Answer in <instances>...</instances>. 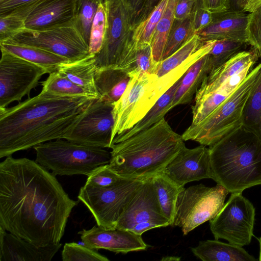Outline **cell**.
<instances>
[{
    "instance_id": "6da1fadb",
    "label": "cell",
    "mask_w": 261,
    "mask_h": 261,
    "mask_svg": "<svg viewBox=\"0 0 261 261\" xmlns=\"http://www.w3.org/2000/svg\"><path fill=\"white\" fill-rule=\"evenodd\" d=\"M79 201L36 161L10 155L0 163V226L19 238L38 246L59 243Z\"/></svg>"
},
{
    "instance_id": "7a4b0ae2",
    "label": "cell",
    "mask_w": 261,
    "mask_h": 261,
    "mask_svg": "<svg viewBox=\"0 0 261 261\" xmlns=\"http://www.w3.org/2000/svg\"><path fill=\"white\" fill-rule=\"evenodd\" d=\"M95 99L41 91L10 108H0V158L64 139Z\"/></svg>"
},
{
    "instance_id": "3957f363",
    "label": "cell",
    "mask_w": 261,
    "mask_h": 261,
    "mask_svg": "<svg viewBox=\"0 0 261 261\" xmlns=\"http://www.w3.org/2000/svg\"><path fill=\"white\" fill-rule=\"evenodd\" d=\"M186 147L165 118L130 138L113 144L109 167L125 178L145 179L161 172Z\"/></svg>"
},
{
    "instance_id": "277c9868",
    "label": "cell",
    "mask_w": 261,
    "mask_h": 261,
    "mask_svg": "<svg viewBox=\"0 0 261 261\" xmlns=\"http://www.w3.org/2000/svg\"><path fill=\"white\" fill-rule=\"evenodd\" d=\"M213 180L229 193L261 185V140L242 125L209 146Z\"/></svg>"
},
{
    "instance_id": "5b68a950",
    "label": "cell",
    "mask_w": 261,
    "mask_h": 261,
    "mask_svg": "<svg viewBox=\"0 0 261 261\" xmlns=\"http://www.w3.org/2000/svg\"><path fill=\"white\" fill-rule=\"evenodd\" d=\"M106 13L103 43L94 55L96 69L116 68L127 73L135 69L137 47L134 25L123 0H103Z\"/></svg>"
},
{
    "instance_id": "8992f818",
    "label": "cell",
    "mask_w": 261,
    "mask_h": 261,
    "mask_svg": "<svg viewBox=\"0 0 261 261\" xmlns=\"http://www.w3.org/2000/svg\"><path fill=\"white\" fill-rule=\"evenodd\" d=\"M36 162L56 175L89 176L97 167L108 164L111 154L103 148L78 144L64 139L33 147Z\"/></svg>"
},
{
    "instance_id": "52a82bcc",
    "label": "cell",
    "mask_w": 261,
    "mask_h": 261,
    "mask_svg": "<svg viewBox=\"0 0 261 261\" xmlns=\"http://www.w3.org/2000/svg\"><path fill=\"white\" fill-rule=\"evenodd\" d=\"M261 62L253 68L236 90L207 117L190 126L181 135L184 141L192 140L210 146L242 125L244 107L258 75Z\"/></svg>"
},
{
    "instance_id": "ba28073f",
    "label": "cell",
    "mask_w": 261,
    "mask_h": 261,
    "mask_svg": "<svg viewBox=\"0 0 261 261\" xmlns=\"http://www.w3.org/2000/svg\"><path fill=\"white\" fill-rule=\"evenodd\" d=\"M144 179L123 177L115 184L103 188L85 185L81 188L77 198L92 213L97 226L106 229H115Z\"/></svg>"
},
{
    "instance_id": "9c48e42d",
    "label": "cell",
    "mask_w": 261,
    "mask_h": 261,
    "mask_svg": "<svg viewBox=\"0 0 261 261\" xmlns=\"http://www.w3.org/2000/svg\"><path fill=\"white\" fill-rule=\"evenodd\" d=\"M229 192L217 184L213 187L202 184L185 187L179 192L172 226H178L184 235L215 217L224 205Z\"/></svg>"
},
{
    "instance_id": "30bf717a",
    "label": "cell",
    "mask_w": 261,
    "mask_h": 261,
    "mask_svg": "<svg viewBox=\"0 0 261 261\" xmlns=\"http://www.w3.org/2000/svg\"><path fill=\"white\" fill-rule=\"evenodd\" d=\"M0 42L38 47L74 61L90 54L89 44L73 21L40 30L24 28Z\"/></svg>"
},
{
    "instance_id": "8fae6325",
    "label": "cell",
    "mask_w": 261,
    "mask_h": 261,
    "mask_svg": "<svg viewBox=\"0 0 261 261\" xmlns=\"http://www.w3.org/2000/svg\"><path fill=\"white\" fill-rule=\"evenodd\" d=\"M255 208L242 193H232L224 206L210 220L215 239H224L241 247L248 245L253 236Z\"/></svg>"
},
{
    "instance_id": "7c38bea8",
    "label": "cell",
    "mask_w": 261,
    "mask_h": 261,
    "mask_svg": "<svg viewBox=\"0 0 261 261\" xmlns=\"http://www.w3.org/2000/svg\"><path fill=\"white\" fill-rule=\"evenodd\" d=\"M1 50L0 60V108L21 101L38 84L47 71L40 66Z\"/></svg>"
},
{
    "instance_id": "4fadbf2b",
    "label": "cell",
    "mask_w": 261,
    "mask_h": 261,
    "mask_svg": "<svg viewBox=\"0 0 261 261\" xmlns=\"http://www.w3.org/2000/svg\"><path fill=\"white\" fill-rule=\"evenodd\" d=\"M114 103L93 99L64 139L82 145L110 148Z\"/></svg>"
},
{
    "instance_id": "5bb4252c",
    "label": "cell",
    "mask_w": 261,
    "mask_h": 261,
    "mask_svg": "<svg viewBox=\"0 0 261 261\" xmlns=\"http://www.w3.org/2000/svg\"><path fill=\"white\" fill-rule=\"evenodd\" d=\"M149 221L162 227L170 225L161 208L152 177L144 179L119 217L116 228L130 230L136 225Z\"/></svg>"
},
{
    "instance_id": "9a60e30c",
    "label": "cell",
    "mask_w": 261,
    "mask_h": 261,
    "mask_svg": "<svg viewBox=\"0 0 261 261\" xmlns=\"http://www.w3.org/2000/svg\"><path fill=\"white\" fill-rule=\"evenodd\" d=\"M215 41L204 42L193 54L179 66L148 83L133 113L128 122V130L144 117L158 100L184 75L193 64L210 51Z\"/></svg>"
},
{
    "instance_id": "2e32d148",
    "label": "cell",
    "mask_w": 261,
    "mask_h": 261,
    "mask_svg": "<svg viewBox=\"0 0 261 261\" xmlns=\"http://www.w3.org/2000/svg\"><path fill=\"white\" fill-rule=\"evenodd\" d=\"M162 172L179 187L205 178L213 179L209 148L200 145L184 147L165 166Z\"/></svg>"
},
{
    "instance_id": "e0dca14e",
    "label": "cell",
    "mask_w": 261,
    "mask_h": 261,
    "mask_svg": "<svg viewBox=\"0 0 261 261\" xmlns=\"http://www.w3.org/2000/svg\"><path fill=\"white\" fill-rule=\"evenodd\" d=\"M85 246L90 248L108 250L116 253L146 250L149 247L142 235L130 230L115 228L106 229L94 226L79 232Z\"/></svg>"
},
{
    "instance_id": "ac0fdd59",
    "label": "cell",
    "mask_w": 261,
    "mask_h": 261,
    "mask_svg": "<svg viewBox=\"0 0 261 261\" xmlns=\"http://www.w3.org/2000/svg\"><path fill=\"white\" fill-rule=\"evenodd\" d=\"M75 0H39L22 15L25 28L40 30L72 21Z\"/></svg>"
},
{
    "instance_id": "d6986e66",
    "label": "cell",
    "mask_w": 261,
    "mask_h": 261,
    "mask_svg": "<svg viewBox=\"0 0 261 261\" xmlns=\"http://www.w3.org/2000/svg\"><path fill=\"white\" fill-rule=\"evenodd\" d=\"M249 14L227 10L213 13L212 22L196 34L202 41L227 39L248 44Z\"/></svg>"
},
{
    "instance_id": "ffe728a7",
    "label": "cell",
    "mask_w": 261,
    "mask_h": 261,
    "mask_svg": "<svg viewBox=\"0 0 261 261\" xmlns=\"http://www.w3.org/2000/svg\"><path fill=\"white\" fill-rule=\"evenodd\" d=\"M129 75L130 80L126 88L120 99L114 103L113 114L114 124L111 144L116 136L128 130L129 120L147 85L158 77L155 74L140 72Z\"/></svg>"
},
{
    "instance_id": "44dd1931",
    "label": "cell",
    "mask_w": 261,
    "mask_h": 261,
    "mask_svg": "<svg viewBox=\"0 0 261 261\" xmlns=\"http://www.w3.org/2000/svg\"><path fill=\"white\" fill-rule=\"evenodd\" d=\"M6 231L0 226V261H50L62 246H38Z\"/></svg>"
},
{
    "instance_id": "7402d4cb",
    "label": "cell",
    "mask_w": 261,
    "mask_h": 261,
    "mask_svg": "<svg viewBox=\"0 0 261 261\" xmlns=\"http://www.w3.org/2000/svg\"><path fill=\"white\" fill-rule=\"evenodd\" d=\"M258 57L257 52L252 48L249 50H244L238 53L207 75L198 90L195 99L216 90L227 79L244 69L253 67Z\"/></svg>"
},
{
    "instance_id": "603a6c76",
    "label": "cell",
    "mask_w": 261,
    "mask_h": 261,
    "mask_svg": "<svg viewBox=\"0 0 261 261\" xmlns=\"http://www.w3.org/2000/svg\"><path fill=\"white\" fill-rule=\"evenodd\" d=\"M253 67L244 69L227 79L216 90L195 99V105L192 107V121L190 126L200 123L226 100L239 87Z\"/></svg>"
},
{
    "instance_id": "cb8c5ba5",
    "label": "cell",
    "mask_w": 261,
    "mask_h": 261,
    "mask_svg": "<svg viewBox=\"0 0 261 261\" xmlns=\"http://www.w3.org/2000/svg\"><path fill=\"white\" fill-rule=\"evenodd\" d=\"M193 254L203 261H256L242 247L218 240L200 241L191 248Z\"/></svg>"
},
{
    "instance_id": "d4e9b609",
    "label": "cell",
    "mask_w": 261,
    "mask_h": 261,
    "mask_svg": "<svg viewBox=\"0 0 261 261\" xmlns=\"http://www.w3.org/2000/svg\"><path fill=\"white\" fill-rule=\"evenodd\" d=\"M207 54L193 64L182 76L173 99L172 109L192 101L202 82L211 71Z\"/></svg>"
},
{
    "instance_id": "484cf974",
    "label": "cell",
    "mask_w": 261,
    "mask_h": 261,
    "mask_svg": "<svg viewBox=\"0 0 261 261\" xmlns=\"http://www.w3.org/2000/svg\"><path fill=\"white\" fill-rule=\"evenodd\" d=\"M94 55L61 64L58 71L83 88L91 97L99 98L95 82L96 66Z\"/></svg>"
},
{
    "instance_id": "4316f807",
    "label": "cell",
    "mask_w": 261,
    "mask_h": 261,
    "mask_svg": "<svg viewBox=\"0 0 261 261\" xmlns=\"http://www.w3.org/2000/svg\"><path fill=\"white\" fill-rule=\"evenodd\" d=\"M130 80L126 72L116 68L96 69L95 82L99 98L114 103L124 93Z\"/></svg>"
},
{
    "instance_id": "83f0119b",
    "label": "cell",
    "mask_w": 261,
    "mask_h": 261,
    "mask_svg": "<svg viewBox=\"0 0 261 261\" xmlns=\"http://www.w3.org/2000/svg\"><path fill=\"white\" fill-rule=\"evenodd\" d=\"M0 47L1 49L42 67L49 74L57 71L61 64L69 61L65 57L34 46L0 42Z\"/></svg>"
},
{
    "instance_id": "f1b7e54d",
    "label": "cell",
    "mask_w": 261,
    "mask_h": 261,
    "mask_svg": "<svg viewBox=\"0 0 261 261\" xmlns=\"http://www.w3.org/2000/svg\"><path fill=\"white\" fill-rule=\"evenodd\" d=\"M181 78L182 77L158 100L144 117L131 129L116 136L112 141L111 146L114 144L124 141L139 132L148 128L164 118V116L172 109L171 105L173 99L180 83Z\"/></svg>"
},
{
    "instance_id": "f546056e",
    "label": "cell",
    "mask_w": 261,
    "mask_h": 261,
    "mask_svg": "<svg viewBox=\"0 0 261 261\" xmlns=\"http://www.w3.org/2000/svg\"><path fill=\"white\" fill-rule=\"evenodd\" d=\"M152 181L162 212L172 226L177 197L184 187H179L162 172L152 176Z\"/></svg>"
},
{
    "instance_id": "4dcf8cb0",
    "label": "cell",
    "mask_w": 261,
    "mask_h": 261,
    "mask_svg": "<svg viewBox=\"0 0 261 261\" xmlns=\"http://www.w3.org/2000/svg\"><path fill=\"white\" fill-rule=\"evenodd\" d=\"M242 126L261 140V68L244 107Z\"/></svg>"
},
{
    "instance_id": "1f68e13d",
    "label": "cell",
    "mask_w": 261,
    "mask_h": 261,
    "mask_svg": "<svg viewBox=\"0 0 261 261\" xmlns=\"http://www.w3.org/2000/svg\"><path fill=\"white\" fill-rule=\"evenodd\" d=\"M178 0H168L167 5L154 33L151 47L153 59L161 61L166 40L175 19V9Z\"/></svg>"
},
{
    "instance_id": "d6a6232c",
    "label": "cell",
    "mask_w": 261,
    "mask_h": 261,
    "mask_svg": "<svg viewBox=\"0 0 261 261\" xmlns=\"http://www.w3.org/2000/svg\"><path fill=\"white\" fill-rule=\"evenodd\" d=\"M195 34L191 16L181 20L174 19L166 40L161 61L174 53Z\"/></svg>"
},
{
    "instance_id": "836d02e7",
    "label": "cell",
    "mask_w": 261,
    "mask_h": 261,
    "mask_svg": "<svg viewBox=\"0 0 261 261\" xmlns=\"http://www.w3.org/2000/svg\"><path fill=\"white\" fill-rule=\"evenodd\" d=\"M41 83L42 86L41 91L53 95L66 97L86 96L92 98L83 88L58 71L49 73L46 80Z\"/></svg>"
},
{
    "instance_id": "e575fe53",
    "label": "cell",
    "mask_w": 261,
    "mask_h": 261,
    "mask_svg": "<svg viewBox=\"0 0 261 261\" xmlns=\"http://www.w3.org/2000/svg\"><path fill=\"white\" fill-rule=\"evenodd\" d=\"M168 0H161L146 19L134 30V40L137 48L150 45L158 24L167 5Z\"/></svg>"
},
{
    "instance_id": "d590c367",
    "label": "cell",
    "mask_w": 261,
    "mask_h": 261,
    "mask_svg": "<svg viewBox=\"0 0 261 261\" xmlns=\"http://www.w3.org/2000/svg\"><path fill=\"white\" fill-rule=\"evenodd\" d=\"M103 0H75L73 22L89 44L91 27Z\"/></svg>"
},
{
    "instance_id": "8d00e7d4",
    "label": "cell",
    "mask_w": 261,
    "mask_h": 261,
    "mask_svg": "<svg viewBox=\"0 0 261 261\" xmlns=\"http://www.w3.org/2000/svg\"><path fill=\"white\" fill-rule=\"evenodd\" d=\"M195 34L172 55L159 62L156 75L159 77L176 68L193 54L204 43Z\"/></svg>"
},
{
    "instance_id": "74e56055",
    "label": "cell",
    "mask_w": 261,
    "mask_h": 261,
    "mask_svg": "<svg viewBox=\"0 0 261 261\" xmlns=\"http://www.w3.org/2000/svg\"><path fill=\"white\" fill-rule=\"evenodd\" d=\"M247 44L227 39L216 40L207 54L211 71L223 65L238 53L245 50Z\"/></svg>"
},
{
    "instance_id": "f35d334b",
    "label": "cell",
    "mask_w": 261,
    "mask_h": 261,
    "mask_svg": "<svg viewBox=\"0 0 261 261\" xmlns=\"http://www.w3.org/2000/svg\"><path fill=\"white\" fill-rule=\"evenodd\" d=\"M106 28V13L103 2L99 5L91 27L89 53L96 55L102 46Z\"/></svg>"
},
{
    "instance_id": "ab89813d",
    "label": "cell",
    "mask_w": 261,
    "mask_h": 261,
    "mask_svg": "<svg viewBox=\"0 0 261 261\" xmlns=\"http://www.w3.org/2000/svg\"><path fill=\"white\" fill-rule=\"evenodd\" d=\"M62 258L63 261H109L95 249L74 242L65 244Z\"/></svg>"
},
{
    "instance_id": "60d3db41",
    "label": "cell",
    "mask_w": 261,
    "mask_h": 261,
    "mask_svg": "<svg viewBox=\"0 0 261 261\" xmlns=\"http://www.w3.org/2000/svg\"><path fill=\"white\" fill-rule=\"evenodd\" d=\"M123 177L120 176L108 166V164L97 167L88 176L85 185L97 188L112 186L119 181Z\"/></svg>"
},
{
    "instance_id": "b9f144b4",
    "label": "cell",
    "mask_w": 261,
    "mask_h": 261,
    "mask_svg": "<svg viewBox=\"0 0 261 261\" xmlns=\"http://www.w3.org/2000/svg\"><path fill=\"white\" fill-rule=\"evenodd\" d=\"M249 14L247 25L248 44L261 57V2Z\"/></svg>"
},
{
    "instance_id": "7bdbcfd3",
    "label": "cell",
    "mask_w": 261,
    "mask_h": 261,
    "mask_svg": "<svg viewBox=\"0 0 261 261\" xmlns=\"http://www.w3.org/2000/svg\"><path fill=\"white\" fill-rule=\"evenodd\" d=\"M159 64L153 59L151 45L139 47L136 50L135 69L130 74L140 72L155 74Z\"/></svg>"
},
{
    "instance_id": "ee69618b",
    "label": "cell",
    "mask_w": 261,
    "mask_h": 261,
    "mask_svg": "<svg viewBox=\"0 0 261 261\" xmlns=\"http://www.w3.org/2000/svg\"><path fill=\"white\" fill-rule=\"evenodd\" d=\"M25 28L24 19L12 14L0 15V41Z\"/></svg>"
},
{
    "instance_id": "f6af8a7d",
    "label": "cell",
    "mask_w": 261,
    "mask_h": 261,
    "mask_svg": "<svg viewBox=\"0 0 261 261\" xmlns=\"http://www.w3.org/2000/svg\"><path fill=\"white\" fill-rule=\"evenodd\" d=\"M39 0H7L0 3V15L12 14L22 18L23 13Z\"/></svg>"
},
{
    "instance_id": "bcb514c9",
    "label": "cell",
    "mask_w": 261,
    "mask_h": 261,
    "mask_svg": "<svg viewBox=\"0 0 261 261\" xmlns=\"http://www.w3.org/2000/svg\"><path fill=\"white\" fill-rule=\"evenodd\" d=\"M191 19L196 33L207 27L212 22L213 13L205 8L202 5V1L200 0L191 16Z\"/></svg>"
},
{
    "instance_id": "7dc6e473",
    "label": "cell",
    "mask_w": 261,
    "mask_h": 261,
    "mask_svg": "<svg viewBox=\"0 0 261 261\" xmlns=\"http://www.w3.org/2000/svg\"><path fill=\"white\" fill-rule=\"evenodd\" d=\"M200 0H178L175 9V19L181 20L192 16Z\"/></svg>"
},
{
    "instance_id": "c3c4849f",
    "label": "cell",
    "mask_w": 261,
    "mask_h": 261,
    "mask_svg": "<svg viewBox=\"0 0 261 261\" xmlns=\"http://www.w3.org/2000/svg\"><path fill=\"white\" fill-rule=\"evenodd\" d=\"M203 6L213 13L229 10V0H201Z\"/></svg>"
},
{
    "instance_id": "681fc988",
    "label": "cell",
    "mask_w": 261,
    "mask_h": 261,
    "mask_svg": "<svg viewBox=\"0 0 261 261\" xmlns=\"http://www.w3.org/2000/svg\"><path fill=\"white\" fill-rule=\"evenodd\" d=\"M123 1H124L130 13L134 28L136 21L143 7L145 0Z\"/></svg>"
},
{
    "instance_id": "f907efd6",
    "label": "cell",
    "mask_w": 261,
    "mask_h": 261,
    "mask_svg": "<svg viewBox=\"0 0 261 261\" xmlns=\"http://www.w3.org/2000/svg\"><path fill=\"white\" fill-rule=\"evenodd\" d=\"M161 0H145L143 7L139 14L135 23V28L144 21Z\"/></svg>"
},
{
    "instance_id": "816d5d0a",
    "label": "cell",
    "mask_w": 261,
    "mask_h": 261,
    "mask_svg": "<svg viewBox=\"0 0 261 261\" xmlns=\"http://www.w3.org/2000/svg\"><path fill=\"white\" fill-rule=\"evenodd\" d=\"M246 3L247 0H229V10L243 11Z\"/></svg>"
},
{
    "instance_id": "f5cc1de1",
    "label": "cell",
    "mask_w": 261,
    "mask_h": 261,
    "mask_svg": "<svg viewBox=\"0 0 261 261\" xmlns=\"http://www.w3.org/2000/svg\"><path fill=\"white\" fill-rule=\"evenodd\" d=\"M261 2V0H247L244 12H251Z\"/></svg>"
},
{
    "instance_id": "db71d44e",
    "label": "cell",
    "mask_w": 261,
    "mask_h": 261,
    "mask_svg": "<svg viewBox=\"0 0 261 261\" xmlns=\"http://www.w3.org/2000/svg\"><path fill=\"white\" fill-rule=\"evenodd\" d=\"M180 258L177 256H166L163 257L162 260H178Z\"/></svg>"
},
{
    "instance_id": "11a10c76",
    "label": "cell",
    "mask_w": 261,
    "mask_h": 261,
    "mask_svg": "<svg viewBox=\"0 0 261 261\" xmlns=\"http://www.w3.org/2000/svg\"><path fill=\"white\" fill-rule=\"evenodd\" d=\"M259 244V253L258 260L261 261V236L257 238Z\"/></svg>"
},
{
    "instance_id": "9f6ffc18",
    "label": "cell",
    "mask_w": 261,
    "mask_h": 261,
    "mask_svg": "<svg viewBox=\"0 0 261 261\" xmlns=\"http://www.w3.org/2000/svg\"><path fill=\"white\" fill-rule=\"evenodd\" d=\"M6 1H7V0H0V3L4 2Z\"/></svg>"
}]
</instances>
